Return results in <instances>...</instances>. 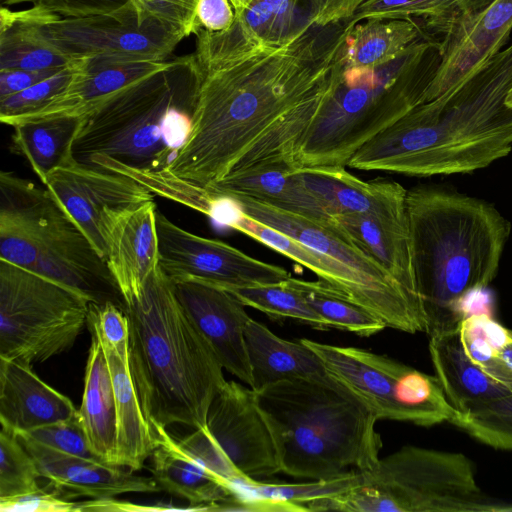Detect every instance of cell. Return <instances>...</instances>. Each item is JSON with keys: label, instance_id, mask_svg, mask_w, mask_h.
I'll list each match as a JSON object with an SVG mask.
<instances>
[{"label": "cell", "instance_id": "cell-1", "mask_svg": "<svg viewBox=\"0 0 512 512\" xmlns=\"http://www.w3.org/2000/svg\"><path fill=\"white\" fill-rule=\"evenodd\" d=\"M351 28L344 21L310 24L275 43L235 15L225 31L197 30L185 65L191 130L167 169L207 188L263 163L295 166L299 140L346 69Z\"/></svg>", "mask_w": 512, "mask_h": 512}, {"label": "cell", "instance_id": "cell-2", "mask_svg": "<svg viewBox=\"0 0 512 512\" xmlns=\"http://www.w3.org/2000/svg\"><path fill=\"white\" fill-rule=\"evenodd\" d=\"M512 44L456 87L362 145L347 166L409 176L469 173L512 150Z\"/></svg>", "mask_w": 512, "mask_h": 512}, {"label": "cell", "instance_id": "cell-3", "mask_svg": "<svg viewBox=\"0 0 512 512\" xmlns=\"http://www.w3.org/2000/svg\"><path fill=\"white\" fill-rule=\"evenodd\" d=\"M406 211L424 332L454 331L465 299L496 277L511 224L483 200L428 186L407 191Z\"/></svg>", "mask_w": 512, "mask_h": 512}, {"label": "cell", "instance_id": "cell-4", "mask_svg": "<svg viewBox=\"0 0 512 512\" xmlns=\"http://www.w3.org/2000/svg\"><path fill=\"white\" fill-rule=\"evenodd\" d=\"M124 312L130 370L150 425L204 427L210 404L226 383L223 367L160 265L141 293L125 301Z\"/></svg>", "mask_w": 512, "mask_h": 512}, {"label": "cell", "instance_id": "cell-5", "mask_svg": "<svg viewBox=\"0 0 512 512\" xmlns=\"http://www.w3.org/2000/svg\"><path fill=\"white\" fill-rule=\"evenodd\" d=\"M271 432L280 472L333 480L373 470L381 436L373 410L329 373L295 378L254 391Z\"/></svg>", "mask_w": 512, "mask_h": 512}, {"label": "cell", "instance_id": "cell-6", "mask_svg": "<svg viewBox=\"0 0 512 512\" xmlns=\"http://www.w3.org/2000/svg\"><path fill=\"white\" fill-rule=\"evenodd\" d=\"M440 63V41L422 38L382 66L346 68L299 140L296 168L347 166L362 145L426 102Z\"/></svg>", "mask_w": 512, "mask_h": 512}, {"label": "cell", "instance_id": "cell-7", "mask_svg": "<svg viewBox=\"0 0 512 512\" xmlns=\"http://www.w3.org/2000/svg\"><path fill=\"white\" fill-rule=\"evenodd\" d=\"M0 260L124 309L105 260L47 188L10 172L0 174Z\"/></svg>", "mask_w": 512, "mask_h": 512}, {"label": "cell", "instance_id": "cell-8", "mask_svg": "<svg viewBox=\"0 0 512 512\" xmlns=\"http://www.w3.org/2000/svg\"><path fill=\"white\" fill-rule=\"evenodd\" d=\"M165 71L142 80L79 118L73 158L87 165L95 155L128 167L168 168L186 142L193 96L180 100Z\"/></svg>", "mask_w": 512, "mask_h": 512}, {"label": "cell", "instance_id": "cell-9", "mask_svg": "<svg viewBox=\"0 0 512 512\" xmlns=\"http://www.w3.org/2000/svg\"><path fill=\"white\" fill-rule=\"evenodd\" d=\"M90 302L75 291L0 260V358L28 364L68 351Z\"/></svg>", "mask_w": 512, "mask_h": 512}, {"label": "cell", "instance_id": "cell-10", "mask_svg": "<svg viewBox=\"0 0 512 512\" xmlns=\"http://www.w3.org/2000/svg\"><path fill=\"white\" fill-rule=\"evenodd\" d=\"M392 512H511L512 504L486 495L475 466L460 452L405 446L362 472Z\"/></svg>", "mask_w": 512, "mask_h": 512}, {"label": "cell", "instance_id": "cell-11", "mask_svg": "<svg viewBox=\"0 0 512 512\" xmlns=\"http://www.w3.org/2000/svg\"><path fill=\"white\" fill-rule=\"evenodd\" d=\"M302 340L326 371L361 397L378 420L432 426L450 422L456 413L436 376L365 349Z\"/></svg>", "mask_w": 512, "mask_h": 512}, {"label": "cell", "instance_id": "cell-12", "mask_svg": "<svg viewBox=\"0 0 512 512\" xmlns=\"http://www.w3.org/2000/svg\"><path fill=\"white\" fill-rule=\"evenodd\" d=\"M2 19L26 23L40 40L72 61H165L186 37L170 25L140 11L132 0L105 14L58 17L34 23L15 11H8Z\"/></svg>", "mask_w": 512, "mask_h": 512}, {"label": "cell", "instance_id": "cell-13", "mask_svg": "<svg viewBox=\"0 0 512 512\" xmlns=\"http://www.w3.org/2000/svg\"><path fill=\"white\" fill-rule=\"evenodd\" d=\"M180 444L230 486L280 472L275 444L254 391L226 381L210 404L206 425Z\"/></svg>", "mask_w": 512, "mask_h": 512}, {"label": "cell", "instance_id": "cell-14", "mask_svg": "<svg viewBox=\"0 0 512 512\" xmlns=\"http://www.w3.org/2000/svg\"><path fill=\"white\" fill-rule=\"evenodd\" d=\"M249 217L341 262L370 284L392 310L398 330L424 332L420 298L339 234L329 221H319L250 197L230 195Z\"/></svg>", "mask_w": 512, "mask_h": 512}, {"label": "cell", "instance_id": "cell-15", "mask_svg": "<svg viewBox=\"0 0 512 512\" xmlns=\"http://www.w3.org/2000/svg\"><path fill=\"white\" fill-rule=\"evenodd\" d=\"M159 264L172 281L194 280L226 290L280 283L290 273L219 240L193 234L156 211Z\"/></svg>", "mask_w": 512, "mask_h": 512}, {"label": "cell", "instance_id": "cell-16", "mask_svg": "<svg viewBox=\"0 0 512 512\" xmlns=\"http://www.w3.org/2000/svg\"><path fill=\"white\" fill-rule=\"evenodd\" d=\"M43 184L104 260L106 249L100 231L104 217L154 201V194L132 178L76 160L51 171Z\"/></svg>", "mask_w": 512, "mask_h": 512}, {"label": "cell", "instance_id": "cell-17", "mask_svg": "<svg viewBox=\"0 0 512 512\" xmlns=\"http://www.w3.org/2000/svg\"><path fill=\"white\" fill-rule=\"evenodd\" d=\"M182 306L206 338L223 369L250 387L245 341L250 320L245 305L230 291L194 280L173 281Z\"/></svg>", "mask_w": 512, "mask_h": 512}, {"label": "cell", "instance_id": "cell-18", "mask_svg": "<svg viewBox=\"0 0 512 512\" xmlns=\"http://www.w3.org/2000/svg\"><path fill=\"white\" fill-rule=\"evenodd\" d=\"M512 30V0H494L481 12L462 17L440 40L441 63L426 102L460 84L502 50Z\"/></svg>", "mask_w": 512, "mask_h": 512}, {"label": "cell", "instance_id": "cell-19", "mask_svg": "<svg viewBox=\"0 0 512 512\" xmlns=\"http://www.w3.org/2000/svg\"><path fill=\"white\" fill-rule=\"evenodd\" d=\"M17 435L34 458L41 477L49 481L52 492L64 499H108L125 493L161 491L153 477L135 475L129 468L64 453Z\"/></svg>", "mask_w": 512, "mask_h": 512}, {"label": "cell", "instance_id": "cell-20", "mask_svg": "<svg viewBox=\"0 0 512 512\" xmlns=\"http://www.w3.org/2000/svg\"><path fill=\"white\" fill-rule=\"evenodd\" d=\"M154 201L113 211L101 222L105 262L124 302L137 297L159 264Z\"/></svg>", "mask_w": 512, "mask_h": 512}, {"label": "cell", "instance_id": "cell-21", "mask_svg": "<svg viewBox=\"0 0 512 512\" xmlns=\"http://www.w3.org/2000/svg\"><path fill=\"white\" fill-rule=\"evenodd\" d=\"M186 57L171 61L116 63L77 59L66 88L38 111L17 120L20 123L58 118H81L122 90L165 71L185 66Z\"/></svg>", "mask_w": 512, "mask_h": 512}, {"label": "cell", "instance_id": "cell-22", "mask_svg": "<svg viewBox=\"0 0 512 512\" xmlns=\"http://www.w3.org/2000/svg\"><path fill=\"white\" fill-rule=\"evenodd\" d=\"M309 191L327 214H367L380 218L407 219V191L395 181H364L345 166L299 169Z\"/></svg>", "mask_w": 512, "mask_h": 512}, {"label": "cell", "instance_id": "cell-23", "mask_svg": "<svg viewBox=\"0 0 512 512\" xmlns=\"http://www.w3.org/2000/svg\"><path fill=\"white\" fill-rule=\"evenodd\" d=\"M32 365L0 358V424L24 433L78 412L64 394L42 381Z\"/></svg>", "mask_w": 512, "mask_h": 512}, {"label": "cell", "instance_id": "cell-24", "mask_svg": "<svg viewBox=\"0 0 512 512\" xmlns=\"http://www.w3.org/2000/svg\"><path fill=\"white\" fill-rule=\"evenodd\" d=\"M234 230L306 267L320 280L344 292L354 301L376 314L387 327L398 329L396 318L385 300L361 276L341 262L246 214Z\"/></svg>", "mask_w": 512, "mask_h": 512}, {"label": "cell", "instance_id": "cell-25", "mask_svg": "<svg viewBox=\"0 0 512 512\" xmlns=\"http://www.w3.org/2000/svg\"><path fill=\"white\" fill-rule=\"evenodd\" d=\"M156 439L151 454L153 479L161 490L186 500L192 510H221L237 498L231 486L192 456L166 427L151 426Z\"/></svg>", "mask_w": 512, "mask_h": 512}, {"label": "cell", "instance_id": "cell-26", "mask_svg": "<svg viewBox=\"0 0 512 512\" xmlns=\"http://www.w3.org/2000/svg\"><path fill=\"white\" fill-rule=\"evenodd\" d=\"M207 188L219 194L250 197L319 221L330 219L306 187L299 169L289 162L263 163L227 175Z\"/></svg>", "mask_w": 512, "mask_h": 512}, {"label": "cell", "instance_id": "cell-27", "mask_svg": "<svg viewBox=\"0 0 512 512\" xmlns=\"http://www.w3.org/2000/svg\"><path fill=\"white\" fill-rule=\"evenodd\" d=\"M329 223L401 285L418 295L408 219H386L367 214H334Z\"/></svg>", "mask_w": 512, "mask_h": 512}, {"label": "cell", "instance_id": "cell-28", "mask_svg": "<svg viewBox=\"0 0 512 512\" xmlns=\"http://www.w3.org/2000/svg\"><path fill=\"white\" fill-rule=\"evenodd\" d=\"M429 353L435 376L457 412L512 393V385L492 378L468 357L460 327L429 337Z\"/></svg>", "mask_w": 512, "mask_h": 512}, {"label": "cell", "instance_id": "cell-29", "mask_svg": "<svg viewBox=\"0 0 512 512\" xmlns=\"http://www.w3.org/2000/svg\"><path fill=\"white\" fill-rule=\"evenodd\" d=\"M245 341L253 391L284 380L328 373L318 355L302 339L280 338L252 318L245 327Z\"/></svg>", "mask_w": 512, "mask_h": 512}, {"label": "cell", "instance_id": "cell-30", "mask_svg": "<svg viewBox=\"0 0 512 512\" xmlns=\"http://www.w3.org/2000/svg\"><path fill=\"white\" fill-rule=\"evenodd\" d=\"M91 335L78 414L94 454L105 463L118 465L117 411L110 369L100 341Z\"/></svg>", "mask_w": 512, "mask_h": 512}, {"label": "cell", "instance_id": "cell-31", "mask_svg": "<svg viewBox=\"0 0 512 512\" xmlns=\"http://www.w3.org/2000/svg\"><path fill=\"white\" fill-rule=\"evenodd\" d=\"M102 348L110 369L116 402L117 464L138 471L155 448V434L139 402L129 357L120 355L110 347Z\"/></svg>", "mask_w": 512, "mask_h": 512}, {"label": "cell", "instance_id": "cell-32", "mask_svg": "<svg viewBox=\"0 0 512 512\" xmlns=\"http://www.w3.org/2000/svg\"><path fill=\"white\" fill-rule=\"evenodd\" d=\"M494 0H367L347 21L415 19L431 39L441 40L464 16L481 12Z\"/></svg>", "mask_w": 512, "mask_h": 512}, {"label": "cell", "instance_id": "cell-33", "mask_svg": "<svg viewBox=\"0 0 512 512\" xmlns=\"http://www.w3.org/2000/svg\"><path fill=\"white\" fill-rule=\"evenodd\" d=\"M422 38L431 39L415 19L364 20L354 25L347 36L346 68L382 66Z\"/></svg>", "mask_w": 512, "mask_h": 512}, {"label": "cell", "instance_id": "cell-34", "mask_svg": "<svg viewBox=\"0 0 512 512\" xmlns=\"http://www.w3.org/2000/svg\"><path fill=\"white\" fill-rule=\"evenodd\" d=\"M79 118L58 117L13 126L14 151L23 155L42 183L54 169L75 160L72 145Z\"/></svg>", "mask_w": 512, "mask_h": 512}, {"label": "cell", "instance_id": "cell-35", "mask_svg": "<svg viewBox=\"0 0 512 512\" xmlns=\"http://www.w3.org/2000/svg\"><path fill=\"white\" fill-rule=\"evenodd\" d=\"M288 280L301 292L328 328L365 337L387 328L385 322L376 314L325 281H306L292 276Z\"/></svg>", "mask_w": 512, "mask_h": 512}, {"label": "cell", "instance_id": "cell-36", "mask_svg": "<svg viewBox=\"0 0 512 512\" xmlns=\"http://www.w3.org/2000/svg\"><path fill=\"white\" fill-rule=\"evenodd\" d=\"M73 61L40 40L26 23L0 21V72L61 68Z\"/></svg>", "mask_w": 512, "mask_h": 512}, {"label": "cell", "instance_id": "cell-37", "mask_svg": "<svg viewBox=\"0 0 512 512\" xmlns=\"http://www.w3.org/2000/svg\"><path fill=\"white\" fill-rule=\"evenodd\" d=\"M228 291L245 306L257 309L271 317L290 318L316 329H329L288 279L280 283L233 288Z\"/></svg>", "mask_w": 512, "mask_h": 512}, {"label": "cell", "instance_id": "cell-38", "mask_svg": "<svg viewBox=\"0 0 512 512\" xmlns=\"http://www.w3.org/2000/svg\"><path fill=\"white\" fill-rule=\"evenodd\" d=\"M235 15L258 36L275 43L313 24L304 0H253Z\"/></svg>", "mask_w": 512, "mask_h": 512}, {"label": "cell", "instance_id": "cell-39", "mask_svg": "<svg viewBox=\"0 0 512 512\" xmlns=\"http://www.w3.org/2000/svg\"><path fill=\"white\" fill-rule=\"evenodd\" d=\"M450 423L487 446L512 451V393L456 411Z\"/></svg>", "mask_w": 512, "mask_h": 512}, {"label": "cell", "instance_id": "cell-40", "mask_svg": "<svg viewBox=\"0 0 512 512\" xmlns=\"http://www.w3.org/2000/svg\"><path fill=\"white\" fill-rule=\"evenodd\" d=\"M486 314L466 316L460 323V335L466 354L492 378L512 385V370L498 353V328Z\"/></svg>", "mask_w": 512, "mask_h": 512}, {"label": "cell", "instance_id": "cell-41", "mask_svg": "<svg viewBox=\"0 0 512 512\" xmlns=\"http://www.w3.org/2000/svg\"><path fill=\"white\" fill-rule=\"evenodd\" d=\"M41 475L32 455L17 433L1 425L0 430V499H8L41 489Z\"/></svg>", "mask_w": 512, "mask_h": 512}, {"label": "cell", "instance_id": "cell-42", "mask_svg": "<svg viewBox=\"0 0 512 512\" xmlns=\"http://www.w3.org/2000/svg\"><path fill=\"white\" fill-rule=\"evenodd\" d=\"M76 61L53 76L11 96L0 99V121L12 126L20 118L44 107L69 84Z\"/></svg>", "mask_w": 512, "mask_h": 512}, {"label": "cell", "instance_id": "cell-43", "mask_svg": "<svg viewBox=\"0 0 512 512\" xmlns=\"http://www.w3.org/2000/svg\"><path fill=\"white\" fill-rule=\"evenodd\" d=\"M17 434L64 453L100 460L91 449L78 412L67 419Z\"/></svg>", "mask_w": 512, "mask_h": 512}, {"label": "cell", "instance_id": "cell-44", "mask_svg": "<svg viewBox=\"0 0 512 512\" xmlns=\"http://www.w3.org/2000/svg\"><path fill=\"white\" fill-rule=\"evenodd\" d=\"M87 324L103 347L129 357V324L123 308L112 302L90 303Z\"/></svg>", "mask_w": 512, "mask_h": 512}, {"label": "cell", "instance_id": "cell-45", "mask_svg": "<svg viewBox=\"0 0 512 512\" xmlns=\"http://www.w3.org/2000/svg\"><path fill=\"white\" fill-rule=\"evenodd\" d=\"M135 6L186 37L193 33L195 10L198 0H132Z\"/></svg>", "mask_w": 512, "mask_h": 512}, {"label": "cell", "instance_id": "cell-46", "mask_svg": "<svg viewBox=\"0 0 512 512\" xmlns=\"http://www.w3.org/2000/svg\"><path fill=\"white\" fill-rule=\"evenodd\" d=\"M78 502L39 489L13 498L0 499L1 512H77Z\"/></svg>", "mask_w": 512, "mask_h": 512}, {"label": "cell", "instance_id": "cell-47", "mask_svg": "<svg viewBox=\"0 0 512 512\" xmlns=\"http://www.w3.org/2000/svg\"><path fill=\"white\" fill-rule=\"evenodd\" d=\"M129 0H37L34 6L62 18L105 14L123 7Z\"/></svg>", "mask_w": 512, "mask_h": 512}, {"label": "cell", "instance_id": "cell-48", "mask_svg": "<svg viewBox=\"0 0 512 512\" xmlns=\"http://www.w3.org/2000/svg\"><path fill=\"white\" fill-rule=\"evenodd\" d=\"M235 20V10L229 0H198L195 10L193 33L203 29L222 32Z\"/></svg>", "mask_w": 512, "mask_h": 512}, {"label": "cell", "instance_id": "cell-49", "mask_svg": "<svg viewBox=\"0 0 512 512\" xmlns=\"http://www.w3.org/2000/svg\"><path fill=\"white\" fill-rule=\"evenodd\" d=\"M313 24L328 25L350 19L367 0H304Z\"/></svg>", "mask_w": 512, "mask_h": 512}, {"label": "cell", "instance_id": "cell-50", "mask_svg": "<svg viewBox=\"0 0 512 512\" xmlns=\"http://www.w3.org/2000/svg\"><path fill=\"white\" fill-rule=\"evenodd\" d=\"M70 65V64H69ZM68 65V66H69ZM67 67V66H66ZM65 67L45 70H11L0 72V99L21 92L61 71Z\"/></svg>", "mask_w": 512, "mask_h": 512}, {"label": "cell", "instance_id": "cell-51", "mask_svg": "<svg viewBox=\"0 0 512 512\" xmlns=\"http://www.w3.org/2000/svg\"><path fill=\"white\" fill-rule=\"evenodd\" d=\"M206 216L220 226L234 229L245 216V212L236 198L213 192V198Z\"/></svg>", "mask_w": 512, "mask_h": 512}, {"label": "cell", "instance_id": "cell-52", "mask_svg": "<svg viewBox=\"0 0 512 512\" xmlns=\"http://www.w3.org/2000/svg\"><path fill=\"white\" fill-rule=\"evenodd\" d=\"M498 353L502 361L512 370V329L499 325Z\"/></svg>", "mask_w": 512, "mask_h": 512}, {"label": "cell", "instance_id": "cell-53", "mask_svg": "<svg viewBox=\"0 0 512 512\" xmlns=\"http://www.w3.org/2000/svg\"><path fill=\"white\" fill-rule=\"evenodd\" d=\"M235 10V14L241 13L253 0H229Z\"/></svg>", "mask_w": 512, "mask_h": 512}, {"label": "cell", "instance_id": "cell-54", "mask_svg": "<svg viewBox=\"0 0 512 512\" xmlns=\"http://www.w3.org/2000/svg\"><path fill=\"white\" fill-rule=\"evenodd\" d=\"M23 2H33L34 4H36L37 0H1V4L3 7H5V5L9 6Z\"/></svg>", "mask_w": 512, "mask_h": 512}, {"label": "cell", "instance_id": "cell-55", "mask_svg": "<svg viewBox=\"0 0 512 512\" xmlns=\"http://www.w3.org/2000/svg\"><path fill=\"white\" fill-rule=\"evenodd\" d=\"M506 104L510 107H512V88L510 89L507 98H506Z\"/></svg>", "mask_w": 512, "mask_h": 512}]
</instances>
